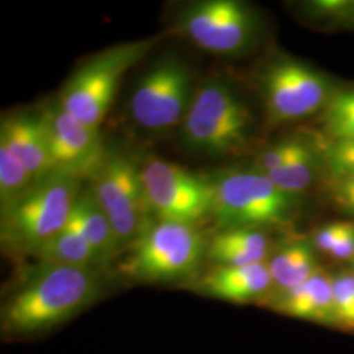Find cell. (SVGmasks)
Listing matches in <instances>:
<instances>
[{"label": "cell", "mask_w": 354, "mask_h": 354, "mask_svg": "<svg viewBox=\"0 0 354 354\" xmlns=\"http://www.w3.org/2000/svg\"><path fill=\"white\" fill-rule=\"evenodd\" d=\"M102 290V277L95 268L39 263L4 299L1 332L11 337L49 332L96 304Z\"/></svg>", "instance_id": "6da1fadb"}, {"label": "cell", "mask_w": 354, "mask_h": 354, "mask_svg": "<svg viewBox=\"0 0 354 354\" xmlns=\"http://www.w3.org/2000/svg\"><path fill=\"white\" fill-rule=\"evenodd\" d=\"M253 127L252 111L238 91L227 80L213 76L196 86L178 137L187 151L221 158L245 150Z\"/></svg>", "instance_id": "7a4b0ae2"}, {"label": "cell", "mask_w": 354, "mask_h": 354, "mask_svg": "<svg viewBox=\"0 0 354 354\" xmlns=\"http://www.w3.org/2000/svg\"><path fill=\"white\" fill-rule=\"evenodd\" d=\"M80 178L53 171L13 203L0 207V239L6 250L36 256L67 227L82 192Z\"/></svg>", "instance_id": "3957f363"}, {"label": "cell", "mask_w": 354, "mask_h": 354, "mask_svg": "<svg viewBox=\"0 0 354 354\" xmlns=\"http://www.w3.org/2000/svg\"><path fill=\"white\" fill-rule=\"evenodd\" d=\"M207 241L198 226L153 219L131 244L122 272L151 283L193 279L203 266Z\"/></svg>", "instance_id": "277c9868"}, {"label": "cell", "mask_w": 354, "mask_h": 354, "mask_svg": "<svg viewBox=\"0 0 354 354\" xmlns=\"http://www.w3.org/2000/svg\"><path fill=\"white\" fill-rule=\"evenodd\" d=\"M210 178L214 187L212 216L218 230L279 226L298 206V194L279 189L254 168L222 169Z\"/></svg>", "instance_id": "5b68a950"}, {"label": "cell", "mask_w": 354, "mask_h": 354, "mask_svg": "<svg viewBox=\"0 0 354 354\" xmlns=\"http://www.w3.org/2000/svg\"><path fill=\"white\" fill-rule=\"evenodd\" d=\"M158 41L156 36L136 39L92 55L67 79L57 102L79 121L100 129L121 79L152 50Z\"/></svg>", "instance_id": "8992f818"}, {"label": "cell", "mask_w": 354, "mask_h": 354, "mask_svg": "<svg viewBox=\"0 0 354 354\" xmlns=\"http://www.w3.org/2000/svg\"><path fill=\"white\" fill-rule=\"evenodd\" d=\"M194 91L189 64L175 54L163 55L136 82L129 99V113L137 127L150 133L180 127Z\"/></svg>", "instance_id": "52a82bcc"}, {"label": "cell", "mask_w": 354, "mask_h": 354, "mask_svg": "<svg viewBox=\"0 0 354 354\" xmlns=\"http://www.w3.org/2000/svg\"><path fill=\"white\" fill-rule=\"evenodd\" d=\"M88 181L121 248L131 245L155 219L143 189L140 163L125 152L106 149L100 168Z\"/></svg>", "instance_id": "ba28073f"}, {"label": "cell", "mask_w": 354, "mask_h": 354, "mask_svg": "<svg viewBox=\"0 0 354 354\" xmlns=\"http://www.w3.org/2000/svg\"><path fill=\"white\" fill-rule=\"evenodd\" d=\"M140 177L147 203L155 219L175 221L197 226L212 216L214 187L210 177L158 156L140 163Z\"/></svg>", "instance_id": "9c48e42d"}, {"label": "cell", "mask_w": 354, "mask_h": 354, "mask_svg": "<svg viewBox=\"0 0 354 354\" xmlns=\"http://www.w3.org/2000/svg\"><path fill=\"white\" fill-rule=\"evenodd\" d=\"M172 26L200 50L236 55L251 46L257 20L252 10L238 0H201L183 4Z\"/></svg>", "instance_id": "30bf717a"}, {"label": "cell", "mask_w": 354, "mask_h": 354, "mask_svg": "<svg viewBox=\"0 0 354 354\" xmlns=\"http://www.w3.org/2000/svg\"><path fill=\"white\" fill-rule=\"evenodd\" d=\"M257 82L266 114L274 124L311 115L328 102L327 80L307 64L288 57L266 64Z\"/></svg>", "instance_id": "8fae6325"}, {"label": "cell", "mask_w": 354, "mask_h": 354, "mask_svg": "<svg viewBox=\"0 0 354 354\" xmlns=\"http://www.w3.org/2000/svg\"><path fill=\"white\" fill-rule=\"evenodd\" d=\"M37 114L46 133L53 171L80 180L93 176L108 149L102 142L100 129L79 121L58 102L46 104Z\"/></svg>", "instance_id": "7c38bea8"}, {"label": "cell", "mask_w": 354, "mask_h": 354, "mask_svg": "<svg viewBox=\"0 0 354 354\" xmlns=\"http://www.w3.org/2000/svg\"><path fill=\"white\" fill-rule=\"evenodd\" d=\"M193 289L231 304H250L270 297L273 281L266 263L244 266H215L196 281Z\"/></svg>", "instance_id": "4fadbf2b"}, {"label": "cell", "mask_w": 354, "mask_h": 354, "mask_svg": "<svg viewBox=\"0 0 354 354\" xmlns=\"http://www.w3.org/2000/svg\"><path fill=\"white\" fill-rule=\"evenodd\" d=\"M0 143L6 145L26 165L36 181L53 172L46 133L37 112L3 115L0 121Z\"/></svg>", "instance_id": "5bb4252c"}, {"label": "cell", "mask_w": 354, "mask_h": 354, "mask_svg": "<svg viewBox=\"0 0 354 354\" xmlns=\"http://www.w3.org/2000/svg\"><path fill=\"white\" fill-rule=\"evenodd\" d=\"M269 301L270 308L282 315L323 326H337L332 274L322 268L302 285L274 295Z\"/></svg>", "instance_id": "9a60e30c"}, {"label": "cell", "mask_w": 354, "mask_h": 354, "mask_svg": "<svg viewBox=\"0 0 354 354\" xmlns=\"http://www.w3.org/2000/svg\"><path fill=\"white\" fill-rule=\"evenodd\" d=\"M269 250V239L260 228H222L207 241L206 257L218 266H252L266 263Z\"/></svg>", "instance_id": "2e32d148"}, {"label": "cell", "mask_w": 354, "mask_h": 354, "mask_svg": "<svg viewBox=\"0 0 354 354\" xmlns=\"http://www.w3.org/2000/svg\"><path fill=\"white\" fill-rule=\"evenodd\" d=\"M67 227L88 243L102 266L108 264L121 250L111 221L89 189L80 192Z\"/></svg>", "instance_id": "e0dca14e"}, {"label": "cell", "mask_w": 354, "mask_h": 354, "mask_svg": "<svg viewBox=\"0 0 354 354\" xmlns=\"http://www.w3.org/2000/svg\"><path fill=\"white\" fill-rule=\"evenodd\" d=\"M315 250L311 241H292L272 254L268 261L273 281L269 298L302 285L317 273L320 266Z\"/></svg>", "instance_id": "ac0fdd59"}, {"label": "cell", "mask_w": 354, "mask_h": 354, "mask_svg": "<svg viewBox=\"0 0 354 354\" xmlns=\"http://www.w3.org/2000/svg\"><path fill=\"white\" fill-rule=\"evenodd\" d=\"M35 257H37L39 263L58 266L95 269L102 266L100 259L88 243L70 227L64 228L48 241Z\"/></svg>", "instance_id": "d6986e66"}, {"label": "cell", "mask_w": 354, "mask_h": 354, "mask_svg": "<svg viewBox=\"0 0 354 354\" xmlns=\"http://www.w3.org/2000/svg\"><path fill=\"white\" fill-rule=\"evenodd\" d=\"M36 183L28 171L6 145L0 143V207L21 197Z\"/></svg>", "instance_id": "ffe728a7"}, {"label": "cell", "mask_w": 354, "mask_h": 354, "mask_svg": "<svg viewBox=\"0 0 354 354\" xmlns=\"http://www.w3.org/2000/svg\"><path fill=\"white\" fill-rule=\"evenodd\" d=\"M317 168V152L311 147L301 156L292 159L277 169L264 174L269 177L279 189L299 194L306 189L315 175Z\"/></svg>", "instance_id": "44dd1931"}, {"label": "cell", "mask_w": 354, "mask_h": 354, "mask_svg": "<svg viewBox=\"0 0 354 354\" xmlns=\"http://www.w3.org/2000/svg\"><path fill=\"white\" fill-rule=\"evenodd\" d=\"M324 127L332 140H354V89L337 92L326 102Z\"/></svg>", "instance_id": "7402d4cb"}, {"label": "cell", "mask_w": 354, "mask_h": 354, "mask_svg": "<svg viewBox=\"0 0 354 354\" xmlns=\"http://www.w3.org/2000/svg\"><path fill=\"white\" fill-rule=\"evenodd\" d=\"M333 306L337 326L354 330V273L344 270L332 276Z\"/></svg>", "instance_id": "603a6c76"}, {"label": "cell", "mask_w": 354, "mask_h": 354, "mask_svg": "<svg viewBox=\"0 0 354 354\" xmlns=\"http://www.w3.org/2000/svg\"><path fill=\"white\" fill-rule=\"evenodd\" d=\"M310 149L311 146H308L302 140H282L272 147H268L266 151L261 152L256 159L253 168L261 174L272 172L279 167L289 163L292 159L301 156Z\"/></svg>", "instance_id": "cb8c5ba5"}, {"label": "cell", "mask_w": 354, "mask_h": 354, "mask_svg": "<svg viewBox=\"0 0 354 354\" xmlns=\"http://www.w3.org/2000/svg\"><path fill=\"white\" fill-rule=\"evenodd\" d=\"M323 156L335 178L354 176V140H329Z\"/></svg>", "instance_id": "d4e9b609"}, {"label": "cell", "mask_w": 354, "mask_h": 354, "mask_svg": "<svg viewBox=\"0 0 354 354\" xmlns=\"http://www.w3.org/2000/svg\"><path fill=\"white\" fill-rule=\"evenodd\" d=\"M349 225L351 223L346 222H333L324 227L319 228L313 238L314 247L317 251L329 254L333 247L337 244V241H340V238L345 234Z\"/></svg>", "instance_id": "484cf974"}, {"label": "cell", "mask_w": 354, "mask_h": 354, "mask_svg": "<svg viewBox=\"0 0 354 354\" xmlns=\"http://www.w3.org/2000/svg\"><path fill=\"white\" fill-rule=\"evenodd\" d=\"M333 198L344 210L354 213V176L336 178Z\"/></svg>", "instance_id": "4316f807"}, {"label": "cell", "mask_w": 354, "mask_h": 354, "mask_svg": "<svg viewBox=\"0 0 354 354\" xmlns=\"http://www.w3.org/2000/svg\"><path fill=\"white\" fill-rule=\"evenodd\" d=\"M329 256L337 260H354V225H349V227L333 247Z\"/></svg>", "instance_id": "83f0119b"}]
</instances>
